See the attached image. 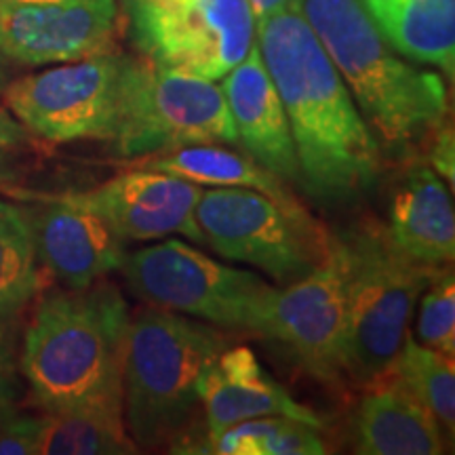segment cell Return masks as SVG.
Returning <instances> with one entry per match:
<instances>
[{
    "label": "cell",
    "mask_w": 455,
    "mask_h": 455,
    "mask_svg": "<svg viewBox=\"0 0 455 455\" xmlns=\"http://www.w3.org/2000/svg\"><path fill=\"white\" fill-rule=\"evenodd\" d=\"M13 327L15 318L0 316V419L15 411L20 396V358Z\"/></svg>",
    "instance_id": "27"
},
{
    "label": "cell",
    "mask_w": 455,
    "mask_h": 455,
    "mask_svg": "<svg viewBox=\"0 0 455 455\" xmlns=\"http://www.w3.org/2000/svg\"><path fill=\"white\" fill-rule=\"evenodd\" d=\"M204 453L218 455H323L321 428L287 415L251 418L207 441Z\"/></svg>",
    "instance_id": "22"
},
{
    "label": "cell",
    "mask_w": 455,
    "mask_h": 455,
    "mask_svg": "<svg viewBox=\"0 0 455 455\" xmlns=\"http://www.w3.org/2000/svg\"><path fill=\"white\" fill-rule=\"evenodd\" d=\"M41 283L30 212L0 198V316H20L41 291Z\"/></svg>",
    "instance_id": "21"
},
{
    "label": "cell",
    "mask_w": 455,
    "mask_h": 455,
    "mask_svg": "<svg viewBox=\"0 0 455 455\" xmlns=\"http://www.w3.org/2000/svg\"><path fill=\"white\" fill-rule=\"evenodd\" d=\"M121 272L131 293L152 308L264 338L281 289L251 270L215 261L178 238L127 253Z\"/></svg>",
    "instance_id": "6"
},
{
    "label": "cell",
    "mask_w": 455,
    "mask_h": 455,
    "mask_svg": "<svg viewBox=\"0 0 455 455\" xmlns=\"http://www.w3.org/2000/svg\"><path fill=\"white\" fill-rule=\"evenodd\" d=\"M224 91L212 78L131 61L112 144L118 156L146 158L192 144H236Z\"/></svg>",
    "instance_id": "9"
},
{
    "label": "cell",
    "mask_w": 455,
    "mask_h": 455,
    "mask_svg": "<svg viewBox=\"0 0 455 455\" xmlns=\"http://www.w3.org/2000/svg\"><path fill=\"white\" fill-rule=\"evenodd\" d=\"M133 57L104 51L26 74L3 89L4 106L34 140L112 141Z\"/></svg>",
    "instance_id": "8"
},
{
    "label": "cell",
    "mask_w": 455,
    "mask_h": 455,
    "mask_svg": "<svg viewBox=\"0 0 455 455\" xmlns=\"http://www.w3.org/2000/svg\"><path fill=\"white\" fill-rule=\"evenodd\" d=\"M255 43L287 112L304 190L323 203L367 192L382 167L378 138L308 21L298 9L266 15Z\"/></svg>",
    "instance_id": "1"
},
{
    "label": "cell",
    "mask_w": 455,
    "mask_h": 455,
    "mask_svg": "<svg viewBox=\"0 0 455 455\" xmlns=\"http://www.w3.org/2000/svg\"><path fill=\"white\" fill-rule=\"evenodd\" d=\"M228 346L209 323L148 306L131 316L123 361V419L135 447L173 445L190 422L204 367Z\"/></svg>",
    "instance_id": "4"
},
{
    "label": "cell",
    "mask_w": 455,
    "mask_h": 455,
    "mask_svg": "<svg viewBox=\"0 0 455 455\" xmlns=\"http://www.w3.org/2000/svg\"><path fill=\"white\" fill-rule=\"evenodd\" d=\"M432 144L428 152V161L432 171L441 175V180H447L449 186L453 188L455 181V138L451 124L443 123L435 133L430 135Z\"/></svg>",
    "instance_id": "29"
},
{
    "label": "cell",
    "mask_w": 455,
    "mask_h": 455,
    "mask_svg": "<svg viewBox=\"0 0 455 455\" xmlns=\"http://www.w3.org/2000/svg\"><path fill=\"white\" fill-rule=\"evenodd\" d=\"M138 167L164 171L198 186L247 188V190L261 192L289 212H306L289 184L276 178L272 171L261 167L253 156L241 155L220 144L181 146L150 156Z\"/></svg>",
    "instance_id": "20"
},
{
    "label": "cell",
    "mask_w": 455,
    "mask_h": 455,
    "mask_svg": "<svg viewBox=\"0 0 455 455\" xmlns=\"http://www.w3.org/2000/svg\"><path fill=\"white\" fill-rule=\"evenodd\" d=\"M390 47L415 64L455 74V0H361Z\"/></svg>",
    "instance_id": "19"
},
{
    "label": "cell",
    "mask_w": 455,
    "mask_h": 455,
    "mask_svg": "<svg viewBox=\"0 0 455 455\" xmlns=\"http://www.w3.org/2000/svg\"><path fill=\"white\" fill-rule=\"evenodd\" d=\"M388 371L413 392L435 415L443 432L455 428V365L453 356L419 344L407 333Z\"/></svg>",
    "instance_id": "23"
},
{
    "label": "cell",
    "mask_w": 455,
    "mask_h": 455,
    "mask_svg": "<svg viewBox=\"0 0 455 455\" xmlns=\"http://www.w3.org/2000/svg\"><path fill=\"white\" fill-rule=\"evenodd\" d=\"M204 244L224 259L243 261L287 287L331 251L333 236L306 212H289L247 188H209L196 204Z\"/></svg>",
    "instance_id": "7"
},
{
    "label": "cell",
    "mask_w": 455,
    "mask_h": 455,
    "mask_svg": "<svg viewBox=\"0 0 455 455\" xmlns=\"http://www.w3.org/2000/svg\"><path fill=\"white\" fill-rule=\"evenodd\" d=\"M41 415L13 411L0 419V455H38Z\"/></svg>",
    "instance_id": "28"
},
{
    "label": "cell",
    "mask_w": 455,
    "mask_h": 455,
    "mask_svg": "<svg viewBox=\"0 0 455 455\" xmlns=\"http://www.w3.org/2000/svg\"><path fill=\"white\" fill-rule=\"evenodd\" d=\"M28 212L41 268L61 287L84 289L121 270L127 243L78 192L44 196Z\"/></svg>",
    "instance_id": "14"
},
{
    "label": "cell",
    "mask_w": 455,
    "mask_h": 455,
    "mask_svg": "<svg viewBox=\"0 0 455 455\" xmlns=\"http://www.w3.org/2000/svg\"><path fill=\"white\" fill-rule=\"evenodd\" d=\"M249 7H251L255 20H261V17L281 13V11L298 9V0H247Z\"/></svg>",
    "instance_id": "30"
},
{
    "label": "cell",
    "mask_w": 455,
    "mask_h": 455,
    "mask_svg": "<svg viewBox=\"0 0 455 455\" xmlns=\"http://www.w3.org/2000/svg\"><path fill=\"white\" fill-rule=\"evenodd\" d=\"M266 338L287 346L299 365L323 384L346 378V283L338 244L308 276L281 287Z\"/></svg>",
    "instance_id": "12"
},
{
    "label": "cell",
    "mask_w": 455,
    "mask_h": 455,
    "mask_svg": "<svg viewBox=\"0 0 455 455\" xmlns=\"http://www.w3.org/2000/svg\"><path fill=\"white\" fill-rule=\"evenodd\" d=\"M131 312L114 283L55 289L34 306L20 373L43 413L123 419V361Z\"/></svg>",
    "instance_id": "2"
},
{
    "label": "cell",
    "mask_w": 455,
    "mask_h": 455,
    "mask_svg": "<svg viewBox=\"0 0 455 455\" xmlns=\"http://www.w3.org/2000/svg\"><path fill=\"white\" fill-rule=\"evenodd\" d=\"M220 87L224 91L238 141L247 155L272 171L284 184L301 186L299 158L287 112L261 61L258 43H253L241 64L221 78Z\"/></svg>",
    "instance_id": "15"
},
{
    "label": "cell",
    "mask_w": 455,
    "mask_h": 455,
    "mask_svg": "<svg viewBox=\"0 0 455 455\" xmlns=\"http://www.w3.org/2000/svg\"><path fill=\"white\" fill-rule=\"evenodd\" d=\"M352 445L363 455L445 453L435 415L390 371L367 384L352 419Z\"/></svg>",
    "instance_id": "18"
},
{
    "label": "cell",
    "mask_w": 455,
    "mask_h": 455,
    "mask_svg": "<svg viewBox=\"0 0 455 455\" xmlns=\"http://www.w3.org/2000/svg\"><path fill=\"white\" fill-rule=\"evenodd\" d=\"M390 241L409 259L424 266L451 264L455 258L453 196L445 180L426 164H411L390 192Z\"/></svg>",
    "instance_id": "17"
},
{
    "label": "cell",
    "mask_w": 455,
    "mask_h": 455,
    "mask_svg": "<svg viewBox=\"0 0 455 455\" xmlns=\"http://www.w3.org/2000/svg\"><path fill=\"white\" fill-rule=\"evenodd\" d=\"M9 64L11 61L3 55V51H0V93H3V89L9 84Z\"/></svg>",
    "instance_id": "31"
},
{
    "label": "cell",
    "mask_w": 455,
    "mask_h": 455,
    "mask_svg": "<svg viewBox=\"0 0 455 455\" xmlns=\"http://www.w3.org/2000/svg\"><path fill=\"white\" fill-rule=\"evenodd\" d=\"M365 123L392 148H411L447 121V84L409 64L375 28L361 0H298Z\"/></svg>",
    "instance_id": "3"
},
{
    "label": "cell",
    "mask_w": 455,
    "mask_h": 455,
    "mask_svg": "<svg viewBox=\"0 0 455 455\" xmlns=\"http://www.w3.org/2000/svg\"><path fill=\"white\" fill-rule=\"evenodd\" d=\"M131 455L140 453L124 419L89 413H43L38 455Z\"/></svg>",
    "instance_id": "24"
},
{
    "label": "cell",
    "mask_w": 455,
    "mask_h": 455,
    "mask_svg": "<svg viewBox=\"0 0 455 455\" xmlns=\"http://www.w3.org/2000/svg\"><path fill=\"white\" fill-rule=\"evenodd\" d=\"M129 38L150 64L221 81L255 43L247 0H123Z\"/></svg>",
    "instance_id": "10"
},
{
    "label": "cell",
    "mask_w": 455,
    "mask_h": 455,
    "mask_svg": "<svg viewBox=\"0 0 455 455\" xmlns=\"http://www.w3.org/2000/svg\"><path fill=\"white\" fill-rule=\"evenodd\" d=\"M118 0H0V51L11 64L43 68L114 49Z\"/></svg>",
    "instance_id": "11"
},
{
    "label": "cell",
    "mask_w": 455,
    "mask_h": 455,
    "mask_svg": "<svg viewBox=\"0 0 455 455\" xmlns=\"http://www.w3.org/2000/svg\"><path fill=\"white\" fill-rule=\"evenodd\" d=\"M346 283V378L367 386L388 371L409 333L419 295L441 268L409 259L382 224L335 238Z\"/></svg>",
    "instance_id": "5"
},
{
    "label": "cell",
    "mask_w": 455,
    "mask_h": 455,
    "mask_svg": "<svg viewBox=\"0 0 455 455\" xmlns=\"http://www.w3.org/2000/svg\"><path fill=\"white\" fill-rule=\"evenodd\" d=\"M418 341L443 355H455V281L445 266L419 295Z\"/></svg>",
    "instance_id": "25"
},
{
    "label": "cell",
    "mask_w": 455,
    "mask_h": 455,
    "mask_svg": "<svg viewBox=\"0 0 455 455\" xmlns=\"http://www.w3.org/2000/svg\"><path fill=\"white\" fill-rule=\"evenodd\" d=\"M124 243L181 235L204 244L196 221L203 186L155 169H131L93 190L78 192Z\"/></svg>",
    "instance_id": "13"
},
{
    "label": "cell",
    "mask_w": 455,
    "mask_h": 455,
    "mask_svg": "<svg viewBox=\"0 0 455 455\" xmlns=\"http://www.w3.org/2000/svg\"><path fill=\"white\" fill-rule=\"evenodd\" d=\"M32 156L34 138L7 106H0V188L24 180Z\"/></svg>",
    "instance_id": "26"
},
{
    "label": "cell",
    "mask_w": 455,
    "mask_h": 455,
    "mask_svg": "<svg viewBox=\"0 0 455 455\" xmlns=\"http://www.w3.org/2000/svg\"><path fill=\"white\" fill-rule=\"evenodd\" d=\"M209 439L251 418L287 415L321 428V419L276 384L247 346H226L204 367L198 382Z\"/></svg>",
    "instance_id": "16"
}]
</instances>
